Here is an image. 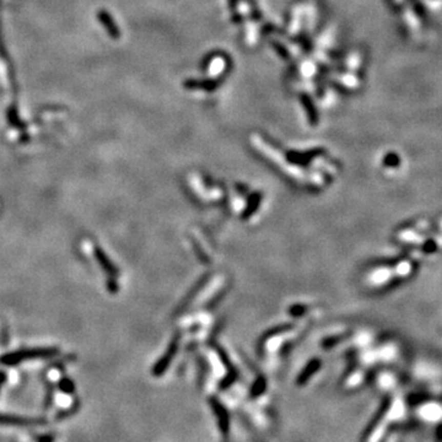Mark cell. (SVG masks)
<instances>
[{
	"label": "cell",
	"instance_id": "cell-10",
	"mask_svg": "<svg viewBox=\"0 0 442 442\" xmlns=\"http://www.w3.org/2000/svg\"><path fill=\"white\" fill-rule=\"evenodd\" d=\"M36 442H54L55 441V435L54 434H43L36 436Z\"/></svg>",
	"mask_w": 442,
	"mask_h": 442
},
{
	"label": "cell",
	"instance_id": "cell-12",
	"mask_svg": "<svg viewBox=\"0 0 442 442\" xmlns=\"http://www.w3.org/2000/svg\"><path fill=\"white\" fill-rule=\"evenodd\" d=\"M6 382V373L4 371H0V391H2L3 386Z\"/></svg>",
	"mask_w": 442,
	"mask_h": 442
},
{
	"label": "cell",
	"instance_id": "cell-4",
	"mask_svg": "<svg viewBox=\"0 0 442 442\" xmlns=\"http://www.w3.org/2000/svg\"><path fill=\"white\" fill-rule=\"evenodd\" d=\"M390 407H391V401L388 400V399L385 400L384 404H382L381 408H379V409H378V412L375 414V416H373L371 421H370V424L366 426L365 431H364V434H363V438H361V441H363V442L366 441L367 438L371 436L372 432L375 431V429L378 426L379 421H381V420L385 418L386 414H387L388 409H390Z\"/></svg>",
	"mask_w": 442,
	"mask_h": 442
},
{
	"label": "cell",
	"instance_id": "cell-8",
	"mask_svg": "<svg viewBox=\"0 0 442 442\" xmlns=\"http://www.w3.org/2000/svg\"><path fill=\"white\" fill-rule=\"evenodd\" d=\"M317 367H318V364L317 363H314V365L313 364H311V365L307 367L306 370H305V371L303 372V375H301V377L298 378V382H300V384H303V382H305L306 381V379H309L310 378V376L312 375V373L316 371V369Z\"/></svg>",
	"mask_w": 442,
	"mask_h": 442
},
{
	"label": "cell",
	"instance_id": "cell-6",
	"mask_svg": "<svg viewBox=\"0 0 442 442\" xmlns=\"http://www.w3.org/2000/svg\"><path fill=\"white\" fill-rule=\"evenodd\" d=\"M58 390L62 392V393L67 394V396H71V394L75 393V384H74V381L70 377H62L58 381Z\"/></svg>",
	"mask_w": 442,
	"mask_h": 442
},
{
	"label": "cell",
	"instance_id": "cell-9",
	"mask_svg": "<svg viewBox=\"0 0 442 442\" xmlns=\"http://www.w3.org/2000/svg\"><path fill=\"white\" fill-rule=\"evenodd\" d=\"M106 286H107V290L112 292V294H114V292H117L119 290V285H118V282L116 280V278H110L107 279V282H106Z\"/></svg>",
	"mask_w": 442,
	"mask_h": 442
},
{
	"label": "cell",
	"instance_id": "cell-2",
	"mask_svg": "<svg viewBox=\"0 0 442 442\" xmlns=\"http://www.w3.org/2000/svg\"><path fill=\"white\" fill-rule=\"evenodd\" d=\"M47 424H48V420L45 418H26V416L0 414V425L2 426L33 428V426H46Z\"/></svg>",
	"mask_w": 442,
	"mask_h": 442
},
{
	"label": "cell",
	"instance_id": "cell-3",
	"mask_svg": "<svg viewBox=\"0 0 442 442\" xmlns=\"http://www.w3.org/2000/svg\"><path fill=\"white\" fill-rule=\"evenodd\" d=\"M93 256H95L96 260H97V263L99 264V267L102 268V270H104L107 275L112 276V278H117V276L119 275V270H118V268L114 266L113 262L108 258V256L105 253L102 248L99 247L93 248Z\"/></svg>",
	"mask_w": 442,
	"mask_h": 442
},
{
	"label": "cell",
	"instance_id": "cell-5",
	"mask_svg": "<svg viewBox=\"0 0 442 442\" xmlns=\"http://www.w3.org/2000/svg\"><path fill=\"white\" fill-rule=\"evenodd\" d=\"M213 408H214V412H215L217 419H219V428L220 430L223 431V434H227V431H229V415H227V412L225 410V408H224L219 401H214L213 403Z\"/></svg>",
	"mask_w": 442,
	"mask_h": 442
},
{
	"label": "cell",
	"instance_id": "cell-1",
	"mask_svg": "<svg viewBox=\"0 0 442 442\" xmlns=\"http://www.w3.org/2000/svg\"><path fill=\"white\" fill-rule=\"evenodd\" d=\"M59 350L57 348H32V349H20L12 353H6L0 356V365L16 366L25 360L33 359H52L57 356Z\"/></svg>",
	"mask_w": 442,
	"mask_h": 442
},
{
	"label": "cell",
	"instance_id": "cell-11",
	"mask_svg": "<svg viewBox=\"0 0 442 442\" xmlns=\"http://www.w3.org/2000/svg\"><path fill=\"white\" fill-rule=\"evenodd\" d=\"M436 438L438 442H442V423L437 425L436 428Z\"/></svg>",
	"mask_w": 442,
	"mask_h": 442
},
{
	"label": "cell",
	"instance_id": "cell-7",
	"mask_svg": "<svg viewBox=\"0 0 442 442\" xmlns=\"http://www.w3.org/2000/svg\"><path fill=\"white\" fill-rule=\"evenodd\" d=\"M77 408H80V400H77V399H76L75 403H74L73 406H71V407L69 408V409L63 410V412L58 413V414H57V419H58V420H63V419L69 418V416L71 415V414H74V413L76 412Z\"/></svg>",
	"mask_w": 442,
	"mask_h": 442
}]
</instances>
